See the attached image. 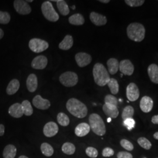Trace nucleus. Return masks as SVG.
Segmentation results:
<instances>
[{
  "label": "nucleus",
  "mask_w": 158,
  "mask_h": 158,
  "mask_svg": "<svg viewBox=\"0 0 158 158\" xmlns=\"http://www.w3.org/2000/svg\"><path fill=\"white\" fill-rule=\"evenodd\" d=\"M62 151L66 155H73L76 151V147L73 143L70 142H66L63 143L62 147Z\"/></svg>",
  "instance_id": "29"
},
{
  "label": "nucleus",
  "mask_w": 158,
  "mask_h": 158,
  "mask_svg": "<svg viewBox=\"0 0 158 158\" xmlns=\"http://www.w3.org/2000/svg\"><path fill=\"white\" fill-rule=\"evenodd\" d=\"M139 106L143 113H149L152 110L153 106L152 99L148 96H144L141 100Z\"/></svg>",
  "instance_id": "16"
},
{
  "label": "nucleus",
  "mask_w": 158,
  "mask_h": 158,
  "mask_svg": "<svg viewBox=\"0 0 158 158\" xmlns=\"http://www.w3.org/2000/svg\"><path fill=\"white\" fill-rule=\"evenodd\" d=\"M149 77L153 83L158 84V66L156 64H151L148 68Z\"/></svg>",
  "instance_id": "21"
},
{
  "label": "nucleus",
  "mask_w": 158,
  "mask_h": 158,
  "mask_svg": "<svg viewBox=\"0 0 158 158\" xmlns=\"http://www.w3.org/2000/svg\"><path fill=\"white\" fill-rule=\"evenodd\" d=\"M153 138H154L155 139L158 140V132H155V133L153 134Z\"/></svg>",
  "instance_id": "47"
},
{
  "label": "nucleus",
  "mask_w": 158,
  "mask_h": 158,
  "mask_svg": "<svg viewBox=\"0 0 158 158\" xmlns=\"http://www.w3.org/2000/svg\"><path fill=\"white\" fill-rule=\"evenodd\" d=\"M127 33L130 40L140 42L145 38V29L141 23H131L127 27Z\"/></svg>",
  "instance_id": "3"
},
{
  "label": "nucleus",
  "mask_w": 158,
  "mask_h": 158,
  "mask_svg": "<svg viewBox=\"0 0 158 158\" xmlns=\"http://www.w3.org/2000/svg\"><path fill=\"white\" fill-rule=\"evenodd\" d=\"M32 103L35 107L42 110H47L51 106L50 102L47 99L43 98L40 95H37L34 97Z\"/></svg>",
  "instance_id": "12"
},
{
  "label": "nucleus",
  "mask_w": 158,
  "mask_h": 158,
  "mask_svg": "<svg viewBox=\"0 0 158 158\" xmlns=\"http://www.w3.org/2000/svg\"><path fill=\"white\" fill-rule=\"evenodd\" d=\"M41 10L44 16L46 19L51 22H56L59 16L53 8V6L51 1H45L41 6Z\"/></svg>",
  "instance_id": "5"
},
{
  "label": "nucleus",
  "mask_w": 158,
  "mask_h": 158,
  "mask_svg": "<svg viewBox=\"0 0 158 158\" xmlns=\"http://www.w3.org/2000/svg\"><path fill=\"white\" fill-rule=\"evenodd\" d=\"M117 158H133L131 153L125 151H121L118 153Z\"/></svg>",
  "instance_id": "42"
},
{
  "label": "nucleus",
  "mask_w": 158,
  "mask_h": 158,
  "mask_svg": "<svg viewBox=\"0 0 158 158\" xmlns=\"http://www.w3.org/2000/svg\"><path fill=\"white\" fill-rule=\"evenodd\" d=\"M69 22L73 25H82L85 23V19L83 16L80 14H75L69 18Z\"/></svg>",
  "instance_id": "27"
},
{
  "label": "nucleus",
  "mask_w": 158,
  "mask_h": 158,
  "mask_svg": "<svg viewBox=\"0 0 158 158\" xmlns=\"http://www.w3.org/2000/svg\"><path fill=\"white\" fill-rule=\"evenodd\" d=\"M104 102H105V104H109V105L114 106H117V104H118V100L117 98L115 96L111 94H108L105 97Z\"/></svg>",
  "instance_id": "36"
},
{
  "label": "nucleus",
  "mask_w": 158,
  "mask_h": 158,
  "mask_svg": "<svg viewBox=\"0 0 158 158\" xmlns=\"http://www.w3.org/2000/svg\"><path fill=\"white\" fill-rule=\"evenodd\" d=\"M52 1L56 2L57 8L60 12V13L63 15H64V16L68 15V14L70 13V10H69V6H68L65 1H63V0H53Z\"/></svg>",
  "instance_id": "26"
},
{
  "label": "nucleus",
  "mask_w": 158,
  "mask_h": 158,
  "mask_svg": "<svg viewBox=\"0 0 158 158\" xmlns=\"http://www.w3.org/2000/svg\"><path fill=\"white\" fill-rule=\"evenodd\" d=\"M4 35V31H2V29H1L0 28V40L3 38Z\"/></svg>",
  "instance_id": "45"
},
{
  "label": "nucleus",
  "mask_w": 158,
  "mask_h": 158,
  "mask_svg": "<svg viewBox=\"0 0 158 158\" xmlns=\"http://www.w3.org/2000/svg\"><path fill=\"white\" fill-rule=\"evenodd\" d=\"M89 125L93 132L98 136L106 134V128L104 121L102 117L97 114H91L89 118Z\"/></svg>",
  "instance_id": "4"
},
{
  "label": "nucleus",
  "mask_w": 158,
  "mask_h": 158,
  "mask_svg": "<svg viewBox=\"0 0 158 158\" xmlns=\"http://www.w3.org/2000/svg\"><path fill=\"white\" fill-rule=\"evenodd\" d=\"M108 70L111 74H115L117 73L119 70V63L117 59L115 58H111L107 61Z\"/></svg>",
  "instance_id": "24"
},
{
  "label": "nucleus",
  "mask_w": 158,
  "mask_h": 158,
  "mask_svg": "<svg viewBox=\"0 0 158 158\" xmlns=\"http://www.w3.org/2000/svg\"><path fill=\"white\" fill-rule=\"evenodd\" d=\"M114 154V151L112 148H106L103 149L102 152V155L104 157H110L112 156Z\"/></svg>",
  "instance_id": "41"
},
{
  "label": "nucleus",
  "mask_w": 158,
  "mask_h": 158,
  "mask_svg": "<svg viewBox=\"0 0 158 158\" xmlns=\"http://www.w3.org/2000/svg\"><path fill=\"white\" fill-rule=\"evenodd\" d=\"M151 121L153 124H158V115L152 117Z\"/></svg>",
  "instance_id": "43"
},
{
  "label": "nucleus",
  "mask_w": 158,
  "mask_h": 158,
  "mask_svg": "<svg viewBox=\"0 0 158 158\" xmlns=\"http://www.w3.org/2000/svg\"><path fill=\"white\" fill-rule=\"evenodd\" d=\"M5 132V127L4 125L2 124H0V136L4 135Z\"/></svg>",
  "instance_id": "44"
},
{
  "label": "nucleus",
  "mask_w": 158,
  "mask_h": 158,
  "mask_svg": "<svg viewBox=\"0 0 158 158\" xmlns=\"http://www.w3.org/2000/svg\"><path fill=\"white\" fill-rule=\"evenodd\" d=\"M85 153L87 155L91 158H96L97 157L98 152L96 148L93 147H88L85 149Z\"/></svg>",
  "instance_id": "38"
},
{
  "label": "nucleus",
  "mask_w": 158,
  "mask_h": 158,
  "mask_svg": "<svg viewBox=\"0 0 158 158\" xmlns=\"http://www.w3.org/2000/svg\"><path fill=\"white\" fill-rule=\"evenodd\" d=\"M90 19L91 23L96 26H102L107 23V18L102 14L97 13L96 12H91Z\"/></svg>",
  "instance_id": "15"
},
{
  "label": "nucleus",
  "mask_w": 158,
  "mask_h": 158,
  "mask_svg": "<svg viewBox=\"0 0 158 158\" xmlns=\"http://www.w3.org/2000/svg\"><path fill=\"white\" fill-rule=\"evenodd\" d=\"M59 81L64 86L71 87L77 85L79 78L77 74L76 73L73 72H66L60 76Z\"/></svg>",
  "instance_id": "6"
},
{
  "label": "nucleus",
  "mask_w": 158,
  "mask_h": 158,
  "mask_svg": "<svg viewBox=\"0 0 158 158\" xmlns=\"http://www.w3.org/2000/svg\"><path fill=\"white\" fill-rule=\"evenodd\" d=\"M72 10H75V6H72Z\"/></svg>",
  "instance_id": "51"
},
{
  "label": "nucleus",
  "mask_w": 158,
  "mask_h": 158,
  "mask_svg": "<svg viewBox=\"0 0 158 158\" xmlns=\"http://www.w3.org/2000/svg\"><path fill=\"white\" fill-rule=\"evenodd\" d=\"M138 143L145 149L149 150L152 147V143L148 139L144 137H141L138 139Z\"/></svg>",
  "instance_id": "34"
},
{
  "label": "nucleus",
  "mask_w": 158,
  "mask_h": 158,
  "mask_svg": "<svg viewBox=\"0 0 158 158\" xmlns=\"http://www.w3.org/2000/svg\"><path fill=\"white\" fill-rule=\"evenodd\" d=\"M27 87L29 92L33 93L36 90L38 87V79L35 74L29 75L27 80Z\"/></svg>",
  "instance_id": "20"
},
{
  "label": "nucleus",
  "mask_w": 158,
  "mask_h": 158,
  "mask_svg": "<svg viewBox=\"0 0 158 158\" xmlns=\"http://www.w3.org/2000/svg\"><path fill=\"white\" fill-rule=\"evenodd\" d=\"M107 85L113 94H117L118 93V83L116 79L110 78V80L108 81Z\"/></svg>",
  "instance_id": "30"
},
{
  "label": "nucleus",
  "mask_w": 158,
  "mask_h": 158,
  "mask_svg": "<svg viewBox=\"0 0 158 158\" xmlns=\"http://www.w3.org/2000/svg\"><path fill=\"white\" fill-rule=\"evenodd\" d=\"M20 87V83L18 80L13 79L10 82L6 88V93L8 95H13L17 93Z\"/></svg>",
  "instance_id": "23"
},
{
  "label": "nucleus",
  "mask_w": 158,
  "mask_h": 158,
  "mask_svg": "<svg viewBox=\"0 0 158 158\" xmlns=\"http://www.w3.org/2000/svg\"><path fill=\"white\" fill-rule=\"evenodd\" d=\"M10 20H11V16L8 12L0 11V23L1 24H7L10 23Z\"/></svg>",
  "instance_id": "35"
},
{
  "label": "nucleus",
  "mask_w": 158,
  "mask_h": 158,
  "mask_svg": "<svg viewBox=\"0 0 158 158\" xmlns=\"http://www.w3.org/2000/svg\"><path fill=\"white\" fill-rule=\"evenodd\" d=\"M93 74L95 83L99 86L102 87L107 85L110 80L109 73L102 63H97L94 66Z\"/></svg>",
  "instance_id": "2"
},
{
  "label": "nucleus",
  "mask_w": 158,
  "mask_h": 158,
  "mask_svg": "<svg viewBox=\"0 0 158 158\" xmlns=\"http://www.w3.org/2000/svg\"><path fill=\"white\" fill-rule=\"evenodd\" d=\"M102 110L106 115L111 118H116L119 115V111L117 106L104 104L102 106Z\"/></svg>",
  "instance_id": "17"
},
{
  "label": "nucleus",
  "mask_w": 158,
  "mask_h": 158,
  "mask_svg": "<svg viewBox=\"0 0 158 158\" xmlns=\"http://www.w3.org/2000/svg\"><path fill=\"white\" fill-rule=\"evenodd\" d=\"M26 2H33V1H32V0H29V1H26Z\"/></svg>",
  "instance_id": "50"
},
{
  "label": "nucleus",
  "mask_w": 158,
  "mask_h": 158,
  "mask_svg": "<svg viewBox=\"0 0 158 158\" xmlns=\"http://www.w3.org/2000/svg\"><path fill=\"white\" fill-rule=\"evenodd\" d=\"M90 125L85 123H80L75 128V134L79 137H83L87 135L90 131Z\"/></svg>",
  "instance_id": "19"
},
{
  "label": "nucleus",
  "mask_w": 158,
  "mask_h": 158,
  "mask_svg": "<svg viewBox=\"0 0 158 158\" xmlns=\"http://www.w3.org/2000/svg\"><path fill=\"white\" fill-rule=\"evenodd\" d=\"M120 144H121V147L124 148L127 151H131L134 149V145H132V143L125 139H121L120 141Z\"/></svg>",
  "instance_id": "39"
},
{
  "label": "nucleus",
  "mask_w": 158,
  "mask_h": 158,
  "mask_svg": "<svg viewBox=\"0 0 158 158\" xmlns=\"http://www.w3.org/2000/svg\"></svg>",
  "instance_id": "53"
},
{
  "label": "nucleus",
  "mask_w": 158,
  "mask_h": 158,
  "mask_svg": "<svg viewBox=\"0 0 158 158\" xmlns=\"http://www.w3.org/2000/svg\"><path fill=\"white\" fill-rule=\"evenodd\" d=\"M125 2L128 6H130L131 7H138L142 6L145 1L143 0H125Z\"/></svg>",
  "instance_id": "37"
},
{
  "label": "nucleus",
  "mask_w": 158,
  "mask_h": 158,
  "mask_svg": "<svg viewBox=\"0 0 158 158\" xmlns=\"http://www.w3.org/2000/svg\"><path fill=\"white\" fill-rule=\"evenodd\" d=\"M134 114V109L131 106H128L124 108L122 113V118L124 121L128 118H132Z\"/></svg>",
  "instance_id": "33"
},
{
  "label": "nucleus",
  "mask_w": 158,
  "mask_h": 158,
  "mask_svg": "<svg viewBox=\"0 0 158 158\" xmlns=\"http://www.w3.org/2000/svg\"></svg>",
  "instance_id": "52"
},
{
  "label": "nucleus",
  "mask_w": 158,
  "mask_h": 158,
  "mask_svg": "<svg viewBox=\"0 0 158 158\" xmlns=\"http://www.w3.org/2000/svg\"><path fill=\"white\" fill-rule=\"evenodd\" d=\"M48 59L44 55L35 57L31 63V66L35 69L42 70L46 67L48 64Z\"/></svg>",
  "instance_id": "13"
},
{
  "label": "nucleus",
  "mask_w": 158,
  "mask_h": 158,
  "mask_svg": "<svg viewBox=\"0 0 158 158\" xmlns=\"http://www.w3.org/2000/svg\"><path fill=\"white\" fill-rule=\"evenodd\" d=\"M14 8L16 11L21 15H28L32 11L28 4L23 0H15L14 2Z\"/></svg>",
  "instance_id": "8"
},
{
  "label": "nucleus",
  "mask_w": 158,
  "mask_h": 158,
  "mask_svg": "<svg viewBox=\"0 0 158 158\" xmlns=\"http://www.w3.org/2000/svg\"><path fill=\"white\" fill-rule=\"evenodd\" d=\"M57 121L58 123L63 127L68 126L70 123V119L68 115L63 113H59L57 115Z\"/></svg>",
  "instance_id": "31"
},
{
  "label": "nucleus",
  "mask_w": 158,
  "mask_h": 158,
  "mask_svg": "<svg viewBox=\"0 0 158 158\" xmlns=\"http://www.w3.org/2000/svg\"><path fill=\"white\" fill-rule=\"evenodd\" d=\"M40 150L42 153L48 157L52 156L54 153V149L53 147L48 143H43L40 146Z\"/></svg>",
  "instance_id": "28"
},
{
  "label": "nucleus",
  "mask_w": 158,
  "mask_h": 158,
  "mask_svg": "<svg viewBox=\"0 0 158 158\" xmlns=\"http://www.w3.org/2000/svg\"><path fill=\"white\" fill-rule=\"evenodd\" d=\"M119 70L123 74L131 76L134 72V66L130 60L125 59L119 62Z\"/></svg>",
  "instance_id": "10"
},
{
  "label": "nucleus",
  "mask_w": 158,
  "mask_h": 158,
  "mask_svg": "<svg viewBox=\"0 0 158 158\" xmlns=\"http://www.w3.org/2000/svg\"><path fill=\"white\" fill-rule=\"evenodd\" d=\"M29 47L32 52L38 53L46 51L49 48V44L44 40L34 38L30 40Z\"/></svg>",
  "instance_id": "7"
},
{
  "label": "nucleus",
  "mask_w": 158,
  "mask_h": 158,
  "mask_svg": "<svg viewBox=\"0 0 158 158\" xmlns=\"http://www.w3.org/2000/svg\"><path fill=\"white\" fill-rule=\"evenodd\" d=\"M126 94L127 98L130 102H135L137 100L140 95L138 86L134 83H130L127 87Z\"/></svg>",
  "instance_id": "9"
},
{
  "label": "nucleus",
  "mask_w": 158,
  "mask_h": 158,
  "mask_svg": "<svg viewBox=\"0 0 158 158\" xmlns=\"http://www.w3.org/2000/svg\"><path fill=\"white\" fill-rule=\"evenodd\" d=\"M4 158H14L17 155V148L14 145L10 144L6 145L3 151Z\"/></svg>",
  "instance_id": "25"
},
{
  "label": "nucleus",
  "mask_w": 158,
  "mask_h": 158,
  "mask_svg": "<svg viewBox=\"0 0 158 158\" xmlns=\"http://www.w3.org/2000/svg\"><path fill=\"white\" fill-rule=\"evenodd\" d=\"M59 131V127L54 122H49L46 124L44 128V135L51 138L56 135Z\"/></svg>",
  "instance_id": "14"
},
{
  "label": "nucleus",
  "mask_w": 158,
  "mask_h": 158,
  "mask_svg": "<svg viewBox=\"0 0 158 158\" xmlns=\"http://www.w3.org/2000/svg\"><path fill=\"white\" fill-rule=\"evenodd\" d=\"M73 45V39L71 35H66L62 41L59 44V48L64 51H68L70 49Z\"/></svg>",
  "instance_id": "22"
},
{
  "label": "nucleus",
  "mask_w": 158,
  "mask_h": 158,
  "mask_svg": "<svg viewBox=\"0 0 158 158\" xmlns=\"http://www.w3.org/2000/svg\"><path fill=\"white\" fill-rule=\"evenodd\" d=\"M107 121L108 123H110V122L111 121V118L109 117V118H108L107 119Z\"/></svg>",
  "instance_id": "49"
},
{
  "label": "nucleus",
  "mask_w": 158,
  "mask_h": 158,
  "mask_svg": "<svg viewBox=\"0 0 158 158\" xmlns=\"http://www.w3.org/2000/svg\"><path fill=\"white\" fill-rule=\"evenodd\" d=\"M124 124L128 130H132L135 125V121L133 118L127 119L124 121Z\"/></svg>",
  "instance_id": "40"
},
{
  "label": "nucleus",
  "mask_w": 158,
  "mask_h": 158,
  "mask_svg": "<svg viewBox=\"0 0 158 158\" xmlns=\"http://www.w3.org/2000/svg\"><path fill=\"white\" fill-rule=\"evenodd\" d=\"M22 108H23V114L27 116H31L33 114V108L31 104V102L28 100L23 101L22 104Z\"/></svg>",
  "instance_id": "32"
},
{
  "label": "nucleus",
  "mask_w": 158,
  "mask_h": 158,
  "mask_svg": "<svg viewBox=\"0 0 158 158\" xmlns=\"http://www.w3.org/2000/svg\"><path fill=\"white\" fill-rule=\"evenodd\" d=\"M8 113L12 117L19 118L22 117L23 115V108L21 104L15 103L9 108Z\"/></svg>",
  "instance_id": "18"
},
{
  "label": "nucleus",
  "mask_w": 158,
  "mask_h": 158,
  "mask_svg": "<svg viewBox=\"0 0 158 158\" xmlns=\"http://www.w3.org/2000/svg\"><path fill=\"white\" fill-rule=\"evenodd\" d=\"M75 60L79 67L84 68L91 62L92 57L88 53L80 52L76 55Z\"/></svg>",
  "instance_id": "11"
},
{
  "label": "nucleus",
  "mask_w": 158,
  "mask_h": 158,
  "mask_svg": "<svg viewBox=\"0 0 158 158\" xmlns=\"http://www.w3.org/2000/svg\"><path fill=\"white\" fill-rule=\"evenodd\" d=\"M18 158H29L27 157V156H24V155H22V156H19Z\"/></svg>",
  "instance_id": "48"
},
{
  "label": "nucleus",
  "mask_w": 158,
  "mask_h": 158,
  "mask_svg": "<svg viewBox=\"0 0 158 158\" xmlns=\"http://www.w3.org/2000/svg\"><path fill=\"white\" fill-rule=\"evenodd\" d=\"M66 108L72 115L79 118H83L87 114V108L84 103L79 100L72 98L68 100Z\"/></svg>",
  "instance_id": "1"
},
{
  "label": "nucleus",
  "mask_w": 158,
  "mask_h": 158,
  "mask_svg": "<svg viewBox=\"0 0 158 158\" xmlns=\"http://www.w3.org/2000/svg\"><path fill=\"white\" fill-rule=\"evenodd\" d=\"M99 1L101 2H102V3H105V4H107V3L110 2V0H100Z\"/></svg>",
  "instance_id": "46"
}]
</instances>
